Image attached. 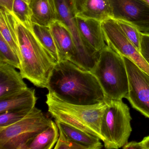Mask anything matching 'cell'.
I'll use <instances>...</instances> for the list:
<instances>
[{"label":"cell","instance_id":"30","mask_svg":"<svg viewBox=\"0 0 149 149\" xmlns=\"http://www.w3.org/2000/svg\"><path fill=\"white\" fill-rule=\"evenodd\" d=\"M143 1L149 7V0H143Z\"/></svg>","mask_w":149,"mask_h":149},{"label":"cell","instance_id":"11","mask_svg":"<svg viewBox=\"0 0 149 149\" xmlns=\"http://www.w3.org/2000/svg\"><path fill=\"white\" fill-rule=\"evenodd\" d=\"M75 17L102 22L111 19L109 0H69Z\"/></svg>","mask_w":149,"mask_h":149},{"label":"cell","instance_id":"8","mask_svg":"<svg viewBox=\"0 0 149 149\" xmlns=\"http://www.w3.org/2000/svg\"><path fill=\"white\" fill-rule=\"evenodd\" d=\"M102 25L107 45L122 56L130 60L149 75V64L126 37L116 21L108 19L103 21Z\"/></svg>","mask_w":149,"mask_h":149},{"label":"cell","instance_id":"18","mask_svg":"<svg viewBox=\"0 0 149 149\" xmlns=\"http://www.w3.org/2000/svg\"><path fill=\"white\" fill-rule=\"evenodd\" d=\"M56 123L63 134L69 139L82 146L85 149H100L103 145L98 138L88 134L66 124L55 121Z\"/></svg>","mask_w":149,"mask_h":149},{"label":"cell","instance_id":"20","mask_svg":"<svg viewBox=\"0 0 149 149\" xmlns=\"http://www.w3.org/2000/svg\"><path fill=\"white\" fill-rule=\"evenodd\" d=\"M33 29L36 36L56 62H60L61 61L60 54L49 27L40 26L33 23Z\"/></svg>","mask_w":149,"mask_h":149},{"label":"cell","instance_id":"25","mask_svg":"<svg viewBox=\"0 0 149 149\" xmlns=\"http://www.w3.org/2000/svg\"><path fill=\"white\" fill-rule=\"evenodd\" d=\"M54 149H85L84 146L66 136L61 131L59 130V137L56 144Z\"/></svg>","mask_w":149,"mask_h":149},{"label":"cell","instance_id":"14","mask_svg":"<svg viewBox=\"0 0 149 149\" xmlns=\"http://www.w3.org/2000/svg\"><path fill=\"white\" fill-rule=\"evenodd\" d=\"M23 79L13 66L0 61V99L27 88Z\"/></svg>","mask_w":149,"mask_h":149},{"label":"cell","instance_id":"24","mask_svg":"<svg viewBox=\"0 0 149 149\" xmlns=\"http://www.w3.org/2000/svg\"><path fill=\"white\" fill-rule=\"evenodd\" d=\"M116 21L126 37L140 52L142 33L129 22L122 20Z\"/></svg>","mask_w":149,"mask_h":149},{"label":"cell","instance_id":"10","mask_svg":"<svg viewBox=\"0 0 149 149\" xmlns=\"http://www.w3.org/2000/svg\"><path fill=\"white\" fill-rule=\"evenodd\" d=\"M111 19L129 22L149 34V7L143 0H109Z\"/></svg>","mask_w":149,"mask_h":149},{"label":"cell","instance_id":"6","mask_svg":"<svg viewBox=\"0 0 149 149\" xmlns=\"http://www.w3.org/2000/svg\"><path fill=\"white\" fill-rule=\"evenodd\" d=\"M51 122L41 110L34 107L23 119L0 128V149H26L28 144Z\"/></svg>","mask_w":149,"mask_h":149},{"label":"cell","instance_id":"2","mask_svg":"<svg viewBox=\"0 0 149 149\" xmlns=\"http://www.w3.org/2000/svg\"><path fill=\"white\" fill-rule=\"evenodd\" d=\"M14 17L20 52V72L24 79L35 86L47 88L51 71L56 63L33 30L26 28Z\"/></svg>","mask_w":149,"mask_h":149},{"label":"cell","instance_id":"16","mask_svg":"<svg viewBox=\"0 0 149 149\" xmlns=\"http://www.w3.org/2000/svg\"><path fill=\"white\" fill-rule=\"evenodd\" d=\"M38 98L34 88H29L0 99V113L35 107Z\"/></svg>","mask_w":149,"mask_h":149},{"label":"cell","instance_id":"13","mask_svg":"<svg viewBox=\"0 0 149 149\" xmlns=\"http://www.w3.org/2000/svg\"><path fill=\"white\" fill-rule=\"evenodd\" d=\"M82 38L91 48L100 52L106 46L102 22L75 17Z\"/></svg>","mask_w":149,"mask_h":149},{"label":"cell","instance_id":"27","mask_svg":"<svg viewBox=\"0 0 149 149\" xmlns=\"http://www.w3.org/2000/svg\"><path fill=\"white\" fill-rule=\"evenodd\" d=\"M14 0H0V5L1 7L4 8L12 13Z\"/></svg>","mask_w":149,"mask_h":149},{"label":"cell","instance_id":"21","mask_svg":"<svg viewBox=\"0 0 149 149\" xmlns=\"http://www.w3.org/2000/svg\"><path fill=\"white\" fill-rule=\"evenodd\" d=\"M12 13L24 26L33 31L32 12L29 4L22 0H14Z\"/></svg>","mask_w":149,"mask_h":149},{"label":"cell","instance_id":"7","mask_svg":"<svg viewBox=\"0 0 149 149\" xmlns=\"http://www.w3.org/2000/svg\"><path fill=\"white\" fill-rule=\"evenodd\" d=\"M61 20L68 27L74 40L76 52L75 64L91 71L99 59L100 52L90 47L82 38L72 13L69 0H56Z\"/></svg>","mask_w":149,"mask_h":149},{"label":"cell","instance_id":"15","mask_svg":"<svg viewBox=\"0 0 149 149\" xmlns=\"http://www.w3.org/2000/svg\"><path fill=\"white\" fill-rule=\"evenodd\" d=\"M29 5L34 24L49 26L56 21H61L56 0H31Z\"/></svg>","mask_w":149,"mask_h":149},{"label":"cell","instance_id":"22","mask_svg":"<svg viewBox=\"0 0 149 149\" xmlns=\"http://www.w3.org/2000/svg\"><path fill=\"white\" fill-rule=\"evenodd\" d=\"M0 61L8 63L15 68L19 70L20 68L19 56L1 35H0Z\"/></svg>","mask_w":149,"mask_h":149},{"label":"cell","instance_id":"17","mask_svg":"<svg viewBox=\"0 0 149 149\" xmlns=\"http://www.w3.org/2000/svg\"><path fill=\"white\" fill-rule=\"evenodd\" d=\"M0 33L19 58L20 52L14 16L12 13L1 7L0 10Z\"/></svg>","mask_w":149,"mask_h":149},{"label":"cell","instance_id":"31","mask_svg":"<svg viewBox=\"0 0 149 149\" xmlns=\"http://www.w3.org/2000/svg\"><path fill=\"white\" fill-rule=\"evenodd\" d=\"M23 1L26 2V3H28V4H30V1H31V0H22Z\"/></svg>","mask_w":149,"mask_h":149},{"label":"cell","instance_id":"12","mask_svg":"<svg viewBox=\"0 0 149 149\" xmlns=\"http://www.w3.org/2000/svg\"><path fill=\"white\" fill-rule=\"evenodd\" d=\"M49 27L61 61L69 60L75 64V46L72 34L68 27L62 21L60 20L53 22Z\"/></svg>","mask_w":149,"mask_h":149},{"label":"cell","instance_id":"9","mask_svg":"<svg viewBox=\"0 0 149 149\" xmlns=\"http://www.w3.org/2000/svg\"><path fill=\"white\" fill-rule=\"evenodd\" d=\"M123 57L129 79L126 99L134 109L149 118V75L130 60Z\"/></svg>","mask_w":149,"mask_h":149},{"label":"cell","instance_id":"1","mask_svg":"<svg viewBox=\"0 0 149 149\" xmlns=\"http://www.w3.org/2000/svg\"><path fill=\"white\" fill-rule=\"evenodd\" d=\"M47 88L63 101L73 104H95L107 99L94 74L68 60L56 63Z\"/></svg>","mask_w":149,"mask_h":149},{"label":"cell","instance_id":"29","mask_svg":"<svg viewBox=\"0 0 149 149\" xmlns=\"http://www.w3.org/2000/svg\"><path fill=\"white\" fill-rule=\"evenodd\" d=\"M140 143L143 149H149V136L144 138Z\"/></svg>","mask_w":149,"mask_h":149},{"label":"cell","instance_id":"28","mask_svg":"<svg viewBox=\"0 0 149 149\" xmlns=\"http://www.w3.org/2000/svg\"><path fill=\"white\" fill-rule=\"evenodd\" d=\"M123 148L124 149H143L140 142H132L127 143Z\"/></svg>","mask_w":149,"mask_h":149},{"label":"cell","instance_id":"5","mask_svg":"<svg viewBox=\"0 0 149 149\" xmlns=\"http://www.w3.org/2000/svg\"><path fill=\"white\" fill-rule=\"evenodd\" d=\"M101 133L106 149H118L128 143L132 131L130 108L122 100L107 99Z\"/></svg>","mask_w":149,"mask_h":149},{"label":"cell","instance_id":"26","mask_svg":"<svg viewBox=\"0 0 149 149\" xmlns=\"http://www.w3.org/2000/svg\"><path fill=\"white\" fill-rule=\"evenodd\" d=\"M140 53L149 64V34L141 33Z\"/></svg>","mask_w":149,"mask_h":149},{"label":"cell","instance_id":"19","mask_svg":"<svg viewBox=\"0 0 149 149\" xmlns=\"http://www.w3.org/2000/svg\"><path fill=\"white\" fill-rule=\"evenodd\" d=\"M59 137V130L55 122L36 136L28 144L26 149H51L54 148Z\"/></svg>","mask_w":149,"mask_h":149},{"label":"cell","instance_id":"23","mask_svg":"<svg viewBox=\"0 0 149 149\" xmlns=\"http://www.w3.org/2000/svg\"><path fill=\"white\" fill-rule=\"evenodd\" d=\"M33 109L14 110L0 113V128L7 127L19 122L25 117Z\"/></svg>","mask_w":149,"mask_h":149},{"label":"cell","instance_id":"3","mask_svg":"<svg viewBox=\"0 0 149 149\" xmlns=\"http://www.w3.org/2000/svg\"><path fill=\"white\" fill-rule=\"evenodd\" d=\"M48 111L55 121L66 124L102 140L101 126L106 101L95 104L81 105L63 101L53 93L47 94Z\"/></svg>","mask_w":149,"mask_h":149},{"label":"cell","instance_id":"4","mask_svg":"<svg viewBox=\"0 0 149 149\" xmlns=\"http://www.w3.org/2000/svg\"><path fill=\"white\" fill-rule=\"evenodd\" d=\"M98 80L106 98L122 100L127 98L129 79L123 57L106 45L91 71Z\"/></svg>","mask_w":149,"mask_h":149}]
</instances>
